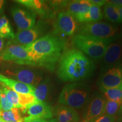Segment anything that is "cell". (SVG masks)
Returning a JSON list of instances; mask_svg holds the SVG:
<instances>
[{
  "label": "cell",
  "mask_w": 122,
  "mask_h": 122,
  "mask_svg": "<svg viewBox=\"0 0 122 122\" xmlns=\"http://www.w3.org/2000/svg\"><path fill=\"white\" fill-rule=\"evenodd\" d=\"M66 44L64 38L51 33L24 46L30 59V65L53 71L64 52Z\"/></svg>",
  "instance_id": "1"
},
{
  "label": "cell",
  "mask_w": 122,
  "mask_h": 122,
  "mask_svg": "<svg viewBox=\"0 0 122 122\" xmlns=\"http://www.w3.org/2000/svg\"><path fill=\"white\" fill-rule=\"evenodd\" d=\"M94 69L93 62L76 49L64 51L58 62L57 76L63 81L75 82L88 78Z\"/></svg>",
  "instance_id": "2"
},
{
  "label": "cell",
  "mask_w": 122,
  "mask_h": 122,
  "mask_svg": "<svg viewBox=\"0 0 122 122\" xmlns=\"http://www.w3.org/2000/svg\"><path fill=\"white\" fill-rule=\"evenodd\" d=\"M111 42L110 41L77 33L72 39V43L76 49L94 59H102Z\"/></svg>",
  "instance_id": "3"
},
{
  "label": "cell",
  "mask_w": 122,
  "mask_h": 122,
  "mask_svg": "<svg viewBox=\"0 0 122 122\" xmlns=\"http://www.w3.org/2000/svg\"><path fill=\"white\" fill-rule=\"evenodd\" d=\"M91 92L89 85L74 83L65 85L59 96L58 102L73 109H80L86 102Z\"/></svg>",
  "instance_id": "4"
},
{
  "label": "cell",
  "mask_w": 122,
  "mask_h": 122,
  "mask_svg": "<svg viewBox=\"0 0 122 122\" xmlns=\"http://www.w3.org/2000/svg\"><path fill=\"white\" fill-rule=\"evenodd\" d=\"M78 33L89 35L114 42L122 39V29L118 25L105 22L84 23L78 28Z\"/></svg>",
  "instance_id": "5"
},
{
  "label": "cell",
  "mask_w": 122,
  "mask_h": 122,
  "mask_svg": "<svg viewBox=\"0 0 122 122\" xmlns=\"http://www.w3.org/2000/svg\"><path fill=\"white\" fill-rule=\"evenodd\" d=\"M102 88H115L122 90V62L104 68L98 81Z\"/></svg>",
  "instance_id": "6"
},
{
  "label": "cell",
  "mask_w": 122,
  "mask_h": 122,
  "mask_svg": "<svg viewBox=\"0 0 122 122\" xmlns=\"http://www.w3.org/2000/svg\"><path fill=\"white\" fill-rule=\"evenodd\" d=\"M78 28L77 20L75 18L67 11H62L58 15L52 33L63 38L72 36Z\"/></svg>",
  "instance_id": "7"
},
{
  "label": "cell",
  "mask_w": 122,
  "mask_h": 122,
  "mask_svg": "<svg viewBox=\"0 0 122 122\" xmlns=\"http://www.w3.org/2000/svg\"><path fill=\"white\" fill-rule=\"evenodd\" d=\"M6 76L25 84L36 86L41 81L42 73L36 70L18 68L6 70L4 71Z\"/></svg>",
  "instance_id": "8"
},
{
  "label": "cell",
  "mask_w": 122,
  "mask_h": 122,
  "mask_svg": "<svg viewBox=\"0 0 122 122\" xmlns=\"http://www.w3.org/2000/svg\"><path fill=\"white\" fill-rule=\"evenodd\" d=\"M44 28L42 25L38 24L32 28L24 30H18L14 38L7 44L9 45H19L25 46L33 43L39 39L42 35Z\"/></svg>",
  "instance_id": "9"
},
{
  "label": "cell",
  "mask_w": 122,
  "mask_h": 122,
  "mask_svg": "<svg viewBox=\"0 0 122 122\" xmlns=\"http://www.w3.org/2000/svg\"><path fill=\"white\" fill-rule=\"evenodd\" d=\"M0 58L2 61L12 62L18 65H30L28 53L23 45H7Z\"/></svg>",
  "instance_id": "10"
},
{
  "label": "cell",
  "mask_w": 122,
  "mask_h": 122,
  "mask_svg": "<svg viewBox=\"0 0 122 122\" xmlns=\"http://www.w3.org/2000/svg\"><path fill=\"white\" fill-rule=\"evenodd\" d=\"M106 100L102 95L97 94L92 99L83 115L81 122H93L103 114Z\"/></svg>",
  "instance_id": "11"
},
{
  "label": "cell",
  "mask_w": 122,
  "mask_h": 122,
  "mask_svg": "<svg viewBox=\"0 0 122 122\" xmlns=\"http://www.w3.org/2000/svg\"><path fill=\"white\" fill-rule=\"evenodd\" d=\"M11 13L18 30H27L35 25L36 16L32 12L18 7H14L11 9Z\"/></svg>",
  "instance_id": "12"
},
{
  "label": "cell",
  "mask_w": 122,
  "mask_h": 122,
  "mask_svg": "<svg viewBox=\"0 0 122 122\" xmlns=\"http://www.w3.org/2000/svg\"><path fill=\"white\" fill-rule=\"evenodd\" d=\"M102 59L104 68L112 66L122 62V39L110 44Z\"/></svg>",
  "instance_id": "13"
},
{
  "label": "cell",
  "mask_w": 122,
  "mask_h": 122,
  "mask_svg": "<svg viewBox=\"0 0 122 122\" xmlns=\"http://www.w3.org/2000/svg\"><path fill=\"white\" fill-rule=\"evenodd\" d=\"M20 111L23 113H27L30 117H39L44 119H49L54 115L51 106L45 102H37Z\"/></svg>",
  "instance_id": "14"
},
{
  "label": "cell",
  "mask_w": 122,
  "mask_h": 122,
  "mask_svg": "<svg viewBox=\"0 0 122 122\" xmlns=\"http://www.w3.org/2000/svg\"><path fill=\"white\" fill-rule=\"evenodd\" d=\"M53 115L58 122H79V115L75 110L71 107L58 105L53 110Z\"/></svg>",
  "instance_id": "15"
},
{
  "label": "cell",
  "mask_w": 122,
  "mask_h": 122,
  "mask_svg": "<svg viewBox=\"0 0 122 122\" xmlns=\"http://www.w3.org/2000/svg\"><path fill=\"white\" fill-rule=\"evenodd\" d=\"M0 84L8 86L19 94H33L34 92L35 86L20 83L2 74H0Z\"/></svg>",
  "instance_id": "16"
},
{
  "label": "cell",
  "mask_w": 122,
  "mask_h": 122,
  "mask_svg": "<svg viewBox=\"0 0 122 122\" xmlns=\"http://www.w3.org/2000/svg\"><path fill=\"white\" fill-rule=\"evenodd\" d=\"M92 5L90 1L77 0L69 3L67 7V13L75 18L77 22L89 11Z\"/></svg>",
  "instance_id": "17"
},
{
  "label": "cell",
  "mask_w": 122,
  "mask_h": 122,
  "mask_svg": "<svg viewBox=\"0 0 122 122\" xmlns=\"http://www.w3.org/2000/svg\"><path fill=\"white\" fill-rule=\"evenodd\" d=\"M52 85L49 79L42 81L35 86L33 95L38 102H44L51 93Z\"/></svg>",
  "instance_id": "18"
},
{
  "label": "cell",
  "mask_w": 122,
  "mask_h": 122,
  "mask_svg": "<svg viewBox=\"0 0 122 122\" xmlns=\"http://www.w3.org/2000/svg\"><path fill=\"white\" fill-rule=\"evenodd\" d=\"M92 4V3H91ZM103 18V13L98 6L92 4L89 11L81 17L78 21L80 23H94L100 22Z\"/></svg>",
  "instance_id": "19"
},
{
  "label": "cell",
  "mask_w": 122,
  "mask_h": 122,
  "mask_svg": "<svg viewBox=\"0 0 122 122\" xmlns=\"http://www.w3.org/2000/svg\"><path fill=\"white\" fill-rule=\"evenodd\" d=\"M103 16L106 20L114 24L121 23L116 6L109 1L103 6Z\"/></svg>",
  "instance_id": "20"
},
{
  "label": "cell",
  "mask_w": 122,
  "mask_h": 122,
  "mask_svg": "<svg viewBox=\"0 0 122 122\" xmlns=\"http://www.w3.org/2000/svg\"><path fill=\"white\" fill-rule=\"evenodd\" d=\"M0 118L4 122H24L20 110L16 107L9 111L0 110Z\"/></svg>",
  "instance_id": "21"
},
{
  "label": "cell",
  "mask_w": 122,
  "mask_h": 122,
  "mask_svg": "<svg viewBox=\"0 0 122 122\" xmlns=\"http://www.w3.org/2000/svg\"><path fill=\"white\" fill-rule=\"evenodd\" d=\"M14 33L7 18L5 16L0 17V38L12 40L14 38Z\"/></svg>",
  "instance_id": "22"
},
{
  "label": "cell",
  "mask_w": 122,
  "mask_h": 122,
  "mask_svg": "<svg viewBox=\"0 0 122 122\" xmlns=\"http://www.w3.org/2000/svg\"><path fill=\"white\" fill-rule=\"evenodd\" d=\"M19 4L25 6L28 8L31 9L33 11L38 12L42 14L45 11L46 7L45 2L42 1H37V0H19L16 1Z\"/></svg>",
  "instance_id": "23"
},
{
  "label": "cell",
  "mask_w": 122,
  "mask_h": 122,
  "mask_svg": "<svg viewBox=\"0 0 122 122\" xmlns=\"http://www.w3.org/2000/svg\"><path fill=\"white\" fill-rule=\"evenodd\" d=\"M1 87L0 88V89L4 93L6 96L7 100L13 105L14 107L20 109V106L19 105V98L18 93L4 84H1Z\"/></svg>",
  "instance_id": "24"
},
{
  "label": "cell",
  "mask_w": 122,
  "mask_h": 122,
  "mask_svg": "<svg viewBox=\"0 0 122 122\" xmlns=\"http://www.w3.org/2000/svg\"><path fill=\"white\" fill-rule=\"evenodd\" d=\"M122 104V101H112L106 100L105 104L103 114L115 117V116L118 114Z\"/></svg>",
  "instance_id": "25"
},
{
  "label": "cell",
  "mask_w": 122,
  "mask_h": 122,
  "mask_svg": "<svg viewBox=\"0 0 122 122\" xmlns=\"http://www.w3.org/2000/svg\"><path fill=\"white\" fill-rule=\"evenodd\" d=\"M107 100L112 101H122V90L115 88H100Z\"/></svg>",
  "instance_id": "26"
},
{
  "label": "cell",
  "mask_w": 122,
  "mask_h": 122,
  "mask_svg": "<svg viewBox=\"0 0 122 122\" xmlns=\"http://www.w3.org/2000/svg\"><path fill=\"white\" fill-rule=\"evenodd\" d=\"M18 94L19 98V105L20 106L19 109L20 111L23 110L27 107L38 102L33 94H22L19 93Z\"/></svg>",
  "instance_id": "27"
},
{
  "label": "cell",
  "mask_w": 122,
  "mask_h": 122,
  "mask_svg": "<svg viewBox=\"0 0 122 122\" xmlns=\"http://www.w3.org/2000/svg\"><path fill=\"white\" fill-rule=\"evenodd\" d=\"M13 107H14L13 105L9 101L6 96L2 91L1 95V99H0V110L9 111L13 109Z\"/></svg>",
  "instance_id": "28"
},
{
  "label": "cell",
  "mask_w": 122,
  "mask_h": 122,
  "mask_svg": "<svg viewBox=\"0 0 122 122\" xmlns=\"http://www.w3.org/2000/svg\"><path fill=\"white\" fill-rule=\"evenodd\" d=\"M93 122H116V118L115 117L103 114L96 119Z\"/></svg>",
  "instance_id": "29"
},
{
  "label": "cell",
  "mask_w": 122,
  "mask_h": 122,
  "mask_svg": "<svg viewBox=\"0 0 122 122\" xmlns=\"http://www.w3.org/2000/svg\"><path fill=\"white\" fill-rule=\"evenodd\" d=\"M24 122H48L44 119L34 117H27L24 118Z\"/></svg>",
  "instance_id": "30"
},
{
  "label": "cell",
  "mask_w": 122,
  "mask_h": 122,
  "mask_svg": "<svg viewBox=\"0 0 122 122\" xmlns=\"http://www.w3.org/2000/svg\"><path fill=\"white\" fill-rule=\"evenodd\" d=\"M90 2L92 4H94L100 7L101 6L106 5L107 3L109 2V1H105V0H90Z\"/></svg>",
  "instance_id": "31"
},
{
  "label": "cell",
  "mask_w": 122,
  "mask_h": 122,
  "mask_svg": "<svg viewBox=\"0 0 122 122\" xmlns=\"http://www.w3.org/2000/svg\"><path fill=\"white\" fill-rule=\"evenodd\" d=\"M5 50V42L4 40L0 38V57L2 56Z\"/></svg>",
  "instance_id": "32"
},
{
  "label": "cell",
  "mask_w": 122,
  "mask_h": 122,
  "mask_svg": "<svg viewBox=\"0 0 122 122\" xmlns=\"http://www.w3.org/2000/svg\"><path fill=\"white\" fill-rule=\"evenodd\" d=\"M111 4L117 6H122V0H117V1H110Z\"/></svg>",
  "instance_id": "33"
},
{
  "label": "cell",
  "mask_w": 122,
  "mask_h": 122,
  "mask_svg": "<svg viewBox=\"0 0 122 122\" xmlns=\"http://www.w3.org/2000/svg\"><path fill=\"white\" fill-rule=\"evenodd\" d=\"M117 115H118V120L122 122V104L120 106V107Z\"/></svg>",
  "instance_id": "34"
},
{
  "label": "cell",
  "mask_w": 122,
  "mask_h": 122,
  "mask_svg": "<svg viewBox=\"0 0 122 122\" xmlns=\"http://www.w3.org/2000/svg\"><path fill=\"white\" fill-rule=\"evenodd\" d=\"M117 10H118L119 15L120 21H121V23H122V6H117Z\"/></svg>",
  "instance_id": "35"
},
{
  "label": "cell",
  "mask_w": 122,
  "mask_h": 122,
  "mask_svg": "<svg viewBox=\"0 0 122 122\" xmlns=\"http://www.w3.org/2000/svg\"><path fill=\"white\" fill-rule=\"evenodd\" d=\"M4 4H5V1L4 0H0V13H2L3 8H4Z\"/></svg>",
  "instance_id": "36"
},
{
  "label": "cell",
  "mask_w": 122,
  "mask_h": 122,
  "mask_svg": "<svg viewBox=\"0 0 122 122\" xmlns=\"http://www.w3.org/2000/svg\"><path fill=\"white\" fill-rule=\"evenodd\" d=\"M48 122H58L57 121L56 119H51L49 120Z\"/></svg>",
  "instance_id": "37"
},
{
  "label": "cell",
  "mask_w": 122,
  "mask_h": 122,
  "mask_svg": "<svg viewBox=\"0 0 122 122\" xmlns=\"http://www.w3.org/2000/svg\"><path fill=\"white\" fill-rule=\"evenodd\" d=\"M1 93H2V91H1V89H0V99H1Z\"/></svg>",
  "instance_id": "38"
},
{
  "label": "cell",
  "mask_w": 122,
  "mask_h": 122,
  "mask_svg": "<svg viewBox=\"0 0 122 122\" xmlns=\"http://www.w3.org/2000/svg\"><path fill=\"white\" fill-rule=\"evenodd\" d=\"M0 122H4L3 121V120H2V119H1V118H0Z\"/></svg>",
  "instance_id": "39"
},
{
  "label": "cell",
  "mask_w": 122,
  "mask_h": 122,
  "mask_svg": "<svg viewBox=\"0 0 122 122\" xmlns=\"http://www.w3.org/2000/svg\"></svg>",
  "instance_id": "40"
}]
</instances>
